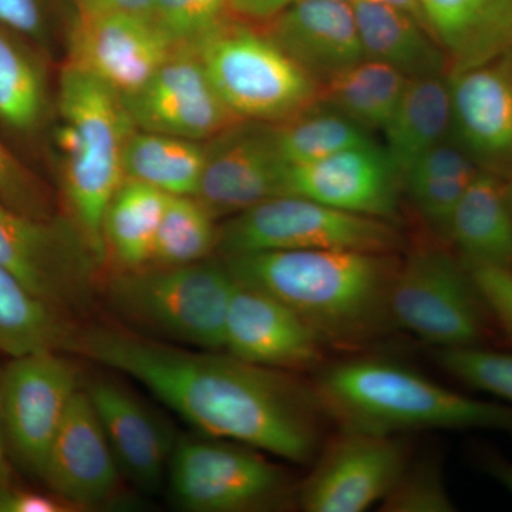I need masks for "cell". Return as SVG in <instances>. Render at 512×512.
Returning <instances> with one entry per match:
<instances>
[{
  "label": "cell",
  "mask_w": 512,
  "mask_h": 512,
  "mask_svg": "<svg viewBox=\"0 0 512 512\" xmlns=\"http://www.w3.org/2000/svg\"><path fill=\"white\" fill-rule=\"evenodd\" d=\"M72 352L136 380L204 436L299 466L312 464L323 446L328 417L312 383L291 372L107 326L77 332Z\"/></svg>",
  "instance_id": "cell-1"
},
{
  "label": "cell",
  "mask_w": 512,
  "mask_h": 512,
  "mask_svg": "<svg viewBox=\"0 0 512 512\" xmlns=\"http://www.w3.org/2000/svg\"><path fill=\"white\" fill-rule=\"evenodd\" d=\"M241 285L268 293L328 346L353 348L393 325L389 298L399 262L393 254L346 249H288L225 256Z\"/></svg>",
  "instance_id": "cell-2"
},
{
  "label": "cell",
  "mask_w": 512,
  "mask_h": 512,
  "mask_svg": "<svg viewBox=\"0 0 512 512\" xmlns=\"http://www.w3.org/2000/svg\"><path fill=\"white\" fill-rule=\"evenodd\" d=\"M313 390L340 430L400 436L409 431L485 430L512 437V406L433 382L382 357H355L316 370Z\"/></svg>",
  "instance_id": "cell-3"
},
{
  "label": "cell",
  "mask_w": 512,
  "mask_h": 512,
  "mask_svg": "<svg viewBox=\"0 0 512 512\" xmlns=\"http://www.w3.org/2000/svg\"><path fill=\"white\" fill-rule=\"evenodd\" d=\"M56 148L69 222L103 264L104 215L126 180L124 153L137 130L119 94L67 63L57 96Z\"/></svg>",
  "instance_id": "cell-4"
},
{
  "label": "cell",
  "mask_w": 512,
  "mask_h": 512,
  "mask_svg": "<svg viewBox=\"0 0 512 512\" xmlns=\"http://www.w3.org/2000/svg\"><path fill=\"white\" fill-rule=\"evenodd\" d=\"M120 269L107 282L117 315L165 340L224 350L225 322L237 281L225 262Z\"/></svg>",
  "instance_id": "cell-5"
},
{
  "label": "cell",
  "mask_w": 512,
  "mask_h": 512,
  "mask_svg": "<svg viewBox=\"0 0 512 512\" xmlns=\"http://www.w3.org/2000/svg\"><path fill=\"white\" fill-rule=\"evenodd\" d=\"M195 52L238 120L272 126L319 103L320 84L252 23L232 19Z\"/></svg>",
  "instance_id": "cell-6"
},
{
  "label": "cell",
  "mask_w": 512,
  "mask_h": 512,
  "mask_svg": "<svg viewBox=\"0 0 512 512\" xmlns=\"http://www.w3.org/2000/svg\"><path fill=\"white\" fill-rule=\"evenodd\" d=\"M393 325L433 349L490 346L494 320L460 256L421 247L399 262L389 298Z\"/></svg>",
  "instance_id": "cell-7"
},
{
  "label": "cell",
  "mask_w": 512,
  "mask_h": 512,
  "mask_svg": "<svg viewBox=\"0 0 512 512\" xmlns=\"http://www.w3.org/2000/svg\"><path fill=\"white\" fill-rule=\"evenodd\" d=\"M402 244L392 221L336 210L299 195L269 198L220 227L224 256L288 249H346L393 254Z\"/></svg>",
  "instance_id": "cell-8"
},
{
  "label": "cell",
  "mask_w": 512,
  "mask_h": 512,
  "mask_svg": "<svg viewBox=\"0 0 512 512\" xmlns=\"http://www.w3.org/2000/svg\"><path fill=\"white\" fill-rule=\"evenodd\" d=\"M165 481L175 505L190 512L272 510L289 491L269 454L204 434L178 437Z\"/></svg>",
  "instance_id": "cell-9"
},
{
  "label": "cell",
  "mask_w": 512,
  "mask_h": 512,
  "mask_svg": "<svg viewBox=\"0 0 512 512\" xmlns=\"http://www.w3.org/2000/svg\"><path fill=\"white\" fill-rule=\"evenodd\" d=\"M101 265L69 220L23 214L0 201V266L63 313L89 308Z\"/></svg>",
  "instance_id": "cell-10"
},
{
  "label": "cell",
  "mask_w": 512,
  "mask_h": 512,
  "mask_svg": "<svg viewBox=\"0 0 512 512\" xmlns=\"http://www.w3.org/2000/svg\"><path fill=\"white\" fill-rule=\"evenodd\" d=\"M79 372L62 352L12 357L0 376V413L10 461L40 478Z\"/></svg>",
  "instance_id": "cell-11"
},
{
  "label": "cell",
  "mask_w": 512,
  "mask_h": 512,
  "mask_svg": "<svg viewBox=\"0 0 512 512\" xmlns=\"http://www.w3.org/2000/svg\"><path fill=\"white\" fill-rule=\"evenodd\" d=\"M399 436L340 430L323 444L298 491L306 512H363L392 490L409 464Z\"/></svg>",
  "instance_id": "cell-12"
},
{
  "label": "cell",
  "mask_w": 512,
  "mask_h": 512,
  "mask_svg": "<svg viewBox=\"0 0 512 512\" xmlns=\"http://www.w3.org/2000/svg\"><path fill=\"white\" fill-rule=\"evenodd\" d=\"M121 100L137 130L188 140H212L244 123L225 106L192 49H175L143 89Z\"/></svg>",
  "instance_id": "cell-13"
},
{
  "label": "cell",
  "mask_w": 512,
  "mask_h": 512,
  "mask_svg": "<svg viewBox=\"0 0 512 512\" xmlns=\"http://www.w3.org/2000/svg\"><path fill=\"white\" fill-rule=\"evenodd\" d=\"M175 50L150 19L121 13H77L69 64L121 99L133 96Z\"/></svg>",
  "instance_id": "cell-14"
},
{
  "label": "cell",
  "mask_w": 512,
  "mask_h": 512,
  "mask_svg": "<svg viewBox=\"0 0 512 512\" xmlns=\"http://www.w3.org/2000/svg\"><path fill=\"white\" fill-rule=\"evenodd\" d=\"M326 348L318 333L285 303L237 282L225 322L224 352L295 373L323 366Z\"/></svg>",
  "instance_id": "cell-15"
},
{
  "label": "cell",
  "mask_w": 512,
  "mask_h": 512,
  "mask_svg": "<svg viewBox=\"0 0 512 512\" xmlns=\"http://www.w3.org/2000/svg\"><path fill=\"white\" fill-rule=\"evenodd\" d=\"M447 80L454 140L481 168L512 174V50Z\"/></svg>",
  "instance_id": "cell-16"
},
{
  "label": "cell",
  "mask_w": 512,
  "mask_h": 512,
  "mask_svg": "<svg viewBox=\"0 0 512 512\" xmlns=\"http://www.w3.org/2000/svg\"><path fill=\"white\" fill-rule=\"evenodd\" d=\"M40 480L77 511L111 504L120 493L123 474L83 387L70 400Z\"/></svg>",
  "instance_id": "cell-17"
},
{
  "label": "cell",
  "mask_w": 512,
  "mask_h": 512,
  "mask_svg": "<svg viewBox=\"0 0 512 512\" xmlns=\"http://www.w3.org/2000/svg\"><path fill=\"white\" fill-rule=\"evenodd\" d=\"M205 148L198 200L215 218L234 217L269 198L285 194L286 164L271 128L237 124Z\"/></svg>",
  "instance_id": "cell-18"
},
{
  "label": "cell",
  "mask_w": 512,
  "mask_h": 512,
  "mask_svg": "<svg viewBox=\"0 0 512 512\" xmlns=\"http://www.w3.org/2000/svg\"><path fill=\"white\" fill-rule=\"evenodd\" d=\"M400 185L386 151L375 141L312 163L286 165L285 194L380 220L396 218Z\"/></svg>",
  "instance_id": "cell-19"
},
{
  "label": "cell",
  "mask_w": 512,
  "mask_h": 512,
  "mask_svg": "<svg viewBox=\"0 0 512 512\" xmlns=\"http://www.w3.org/2000/svg\"><path fill=\"white\" fill-rule=\"evenodd\" d=\"M106 433L121 474L143 491H157L167 478L178 436L170 421L143 399L110 379L84 387Z\"/></svg>",
  "instance_id": "cell-20"
},
{
  "label": "cell",
  "mask_w": 512,
  "mask_h": 512,
  "mask_svg": "<svg viewBox=\"0 0 512 512\" xmlns=\"http://www.w3.org/2000/svg\"><path fill=\"white\" fill-rule=\"evenodd\" d=\"M264 26L319 84L365 57L352 2L295 0Z\"/></svg>",
  "instance_id": "cell-21"
},
{
  "label": "cell",
  "mask_w": 512,
  "mask_h": 512,
  "mask_svg": "<svg viewBox=\"0 0 512 512\" xmlns=\"http://www.w3.org/2000/svg\"><path fill=\"white\" fill-rule=\"evenodd\" d=\"M424 23L447 57L448 73L512 50V0H419Z\"/></svg>",
  "instance_id": "cell-22"
},
{
  "label": "cell",
  "mask_w": 512,
  "mask_h": 512,
  "mask_svg": "<svg viewBox=\"0 0 512 512\" xmlns=\"http://www.w3.org/2000/svg\"><path fill=\"white\" fill-rule=\"evenodd\" d=\"M447 241L466 264L512 271V180L480 168L448 228Z\"/></svg>",
  "instance_id": "cell-23"
},
{
  "label": "cell",
  "mask_w": 512,
  "mask_h": 512,
  "mask_svg": "<svg viewBox=\"0 0 512 512\" xmlns=\"http://www.w3.org/2000/svg\"><path fill=\"white\" fill-rule=\"evenodd\" d=\"M352 6L365 57L389 64L409 79L448 74L443 50L412 16L380 0H352Z\"/></svg>",
  "instance_id": "cell-24"
},
{
  "label": "cell",
  "mask_w": 512,
  "mask_h": 512,
  "mask_svg": "<svg viewBox=\"0 0 512 512\" xmlns=\"http://www.w3.org/2000/svg\"><path fill=\"white\" fill-rule=\"evenodd\" d=\"M383 131L384 151L402 181L410 165L421 154L446 140L451 131L447 74L410 77Z\"/></svg>",
  "instance_id": "cell-25"
},
{
  "label": "cell",
  "mask_w": 512,
  "mask_h": 512,
  "mask_svg": "<svg viewBox=\"0 0 512 512\" xmlns=\"http://www.w3.org/2000/svg\"><path fill=\"white\" fill-rule=\"evenodd\" d=\"M76 329L59 311L0 266V352L12 357L72 352Z\"/></svg>",
  "instance_id": "cell-26"
},
{
  "label": "cell",
  "mask_w": 512,
  "mask_h": 512,
  "mask_svg": "<svg viewBox=\"0 0 512 512\" xmlns=\"http://www.w3.org/2000/svg\"><path fill=\"white\" fill-rule=\"evenodd\" d=\"M167 198L165 192L130 178L111 198L104 215V244L120 269L143 268L153 262Z\"/></svg>",
  "instance_id": "cell-27"
},
{
  "label": "cell",
  "mask_w": 512,
  "mask_h": 512,
  "mask_svg": "<svg viewBox=\"0 0 512 512\" xmlns=\"http://www.w3.org/2000/svg\"><path fill=\"white\" fill-rule=\"evenodd\" d=\"M407 80L409 77L389 64L363 57L320 83L319 101L367 131H383L392 119Z\"/></svg>",
  "instance_id": "cell-28"
},
{
  "label": "cell",
  "mask_w": 512,
  "mask_h": 512,
  "mask_svg": "<svg viewBox=\"0 0 512 512\" xmlns=\"http://www.w3.org/2000/svg\"><path fill=\"white\" fill-rule=\"evenodd\" d=\"M49 109L45 69L28 39L0 23V124L19 136L42 128Z\"/></svg>",
  "instance_id": "cell-29"
},
{
  "label": "cell",
  "mask_w": 512,
  "mask_h": 512,
  "mask_svg": "<svg viewBox=\"0 0 512 512\" xmlns=\"http://www.w3.org/2000/svg\"><path fill=\"white\" fill-rule=\"evenodd\" d=\"M205 164L200 141L136 130L128 138L124 174L168 195H195Z\"/></svg>",
  "instance_id": "cell-30"
},
{
  "label": "cell",
  "mask_w": 512,
  "mask_h": 512,
  "mask_svg": "<svg viewBox=\"0 0 512 512\" xmlns=\"http://www.w3.org/2000/svg\"><path fill=\"white\" fill-rule=\"evenodd\" d=\"M271 131L286 165L312 163L373 141L369 131L320 101L291 120L272 124Z\"/></svg>",
  "instance_id": "cell-31"
},
{
  "label": "cell",
  "mask_w": 512,
  "mask_h": 512,
  "mask_svg": "<svg viewBox=\"0 0 512 512\" xmlns=\"http://www.w3.org/2000/svg\"><path fill=\"white\" fill-rule=\"evenodd\" d=\"M215 220L194 195H168L151 265H188L210 258L220 237Z\"/></svg>",
  "instance_id": "cell-32"
},
{
  "label": "cell",
  "mask_w": 512,
  "mask_h": 512,
  "mask_svg": "<svg viewBox=\"0 0 512 512\" xmlns=\"http://www.w3.org/2000/svg\"><path fill=\"white\" fill-rule=\"evenodd\" d=\"M151 22L175 49H197L234 19L229 0H153Z\"/></svg>",
  "instance_id": "cell-33"
},
{
  "label": "cell",
  "mask_w": 512,
  "mask_h": 512,
  "mask_svg": "<svg viewBox=\"0 0 512 512\" xmlns=\"http://www.w3.org/2000/svg\"><path fill=\"white\" fill-rule=\"evenodd\" d=\"M437 365L454 379L512 406V353L490 346L433 349Z\"/></svg>",
  "instance_id": "cell-34"
},
{
  "label": "cell",
  "mask_w": 512,
  "mask_h": 512,
  "mask_svg": "<svg viewBox=\"0 0 512 512\" xmlns=\"http://www.w3.org/2000/svg\"><path fill=\"white\" fill-rule=\"evenodd\" d=\"M384 512H454L439 461L424 458L407 464L392 490L380 503Z\"/></svg>",
  "instance_id": "cell-35"
},
{
  "label": "cell",
  "mask_w": 512,
  "mask_h": 512,
  "mask_svg": "<svg viewBox=\"0 0 512 512\" xmlns=\"http://www.w3.org/2000/svg\"><path fill=\"white\" fill-rule=\"evenodd\" d=\"M0 201L23 214L50 218L45 191L35 175L0 141Z\"/></svg>",
  "instance_id": "cell-36"
},
{
  "label": "cell",
  "mask_w": 512,
  "mask_h": 512,
  "mask_svg": "<svg viewBox=\"0 0 512 512\" xmlns=\"http://www.w3.org/2000/svg\"><path fill=\"white\" fill-rule=\"evenodd\" d=\"M466 265L494 320L498 338L512 346V271L490 265Z\"/></svg>",
  "instance_id": "cell-37"
},
{
  "label": "cell",
  "mask_w": 512,
  "mask_h": 512,
  "mask_svg": "<svg viewBox=\"0 0 512 512\" xmlns=\"http://www.w3.org/2000/svg\"><path fill=\"white\" fill-rule=\"evenodd\" d=\"M0 23L32 42H45L49 28L47 0H0Z\"/></svg>",
  "instance_id": "cell-38"
},
{
  "label": "cell",
  "mask_w": 512,
  "mask_h": 512,
  "mask_svg": "<svg viewBox=\"0 0 512 512\" xmlns=\"http://www.w3.org/2000/svg\"><path fill=\"white\" fill-rule=\"evenodd\" d=\"M72 504L66 503L55 494L37 493L16 487L10 483H0V512H73Z\"/></svg>",
  "instance_id": "cell-39"
},
{
  "label": "cell",
  "mask_w": 512,
  "mask_h": 512,
  "mask_svg": "<svg viewBox=\"0 0 512 512\" xmlns=\"http://www.w3.org/2000/svg\"><path fill=\"white\" fill-rule=\"evenodd\" d=\"M295 0H229L232 13L239 20L264 25Z\"/></svg>",
  "instance_id": "cell-40"
},
{
  "label": "cell",
  "mask_w": 512,
  "mask_h": 512,
  "mask_svg": "<svg viewBox=\"0 0 512 512\" xmlns=\"http://www.w3.org/2000/svg\"><path fill=\"white\" fill-rule=\"evenodd\" d=\"M79 12L121 13V15L151 18L153 0H76ZM151 20V19H150Z\"/></svg>",
  "instance_id": "cell-41"
},
{
  "label": "cell",
  "mask_w": 512,
  "mask_h": 512,
  "mask_svg": "<svg viewBox=\"0 0 512 512\" xmlns=\"http://www.w3.org/2000/svg\"><path fill=\"white\" fill-rule=\"evenodd\" d=\"M476 461L485 474L512 494V458L491 447H478Z\"/></svg>",
  "instance_id": "cell-42"
},
{
  "label": "cell",
  "mask_w": 512,
  "mask_h": 512,
  "mask_svg": "<svg viewBox=\"0 0 512 512\" xmlns=\"http://www.w3.org/2000/svg\"><path fill=\"white\" fill-rule=\"evenodd\" d=\"M2 376V370H0ZM12 481V461H10L5 434H3L2 413H0V483Z\"/></svg>",
  "instance_id": "cell-43"
},
{
  "label": "cell",
  "mask_w": 512,
  "mask_h": 512,
  "mask_svg": "<svg viewBox=\"0 0 512 512\" xmlns=\"http://www.w3.org/2000/svg\"><path fill=\"white\" fill-rule=\"evenodd\" d=\"M343 2H352V0H343Z\"/></svg>",
  "instance_id": "cell-44"
}]
</instances>
